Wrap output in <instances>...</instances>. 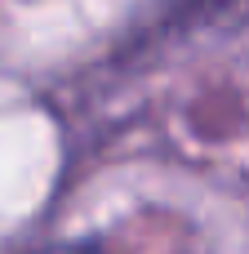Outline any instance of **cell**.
I'll return each instance as SVG.
<instances>
[{
  "label": "cell",
  "mask_w": 249,
  "mask_h": 254,
  "mask_svg": "<svg viewBox=\"0 0 249 254\" xmlns=\"http://www.w3.org/2000/svg\"><path fill=\"white\" fill-rule=\"evenodd\" d=\"M53 254H80V250H53Z\"/></svg>",
  "instance_id": "obj_1"
}]
</instances>
